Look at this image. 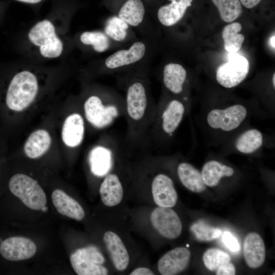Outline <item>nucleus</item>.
<instances>
[{"label": "nucleus", "instance_id": "f257e3e1", "mask_svg": "<svg viewBox=\"0 0 275 275\" xmlns=\"http://www.w3.org/2000/svg\"><path fill=\"white\" fill-rule=\"evenodd\" d=\"M125 113L129 135L142 134L151 121V102L146 81L136 77L129 81L126 90Z\"/></svg>", "mask_w": 275, "mask_h": 275}, {"label": "nucleus", "instance_id": "f03ea898", "mask_svg": "<svg viewBox=\"0 0 275 275\" xmlns=\"http://www.w3.org/2000/svg\"><path fill=\"white\" fill-rule=\"evenodd\" d=\"M40 81L35 72L23 69L15 74L5 91L3 103L5 109L20 112L28 108L36 99Z\"/></svg>", "mask_w": 275, "mask_h": 275}, {"label": "nucleus", "instance_id": "7ed1b4c3", "mask_svg": "<svg viewBox=\"0 0 275 275\" xmlns=\"http://www.w3.org/2000/svg\"><path fill=\"white\" fill-rule=\"evenodd\" d=\"M28 39L44 58H57L63 52L64 42L56 25L50 20L43 19L35 23L29 30Z\"/></svg>", "mask_w": 275, "mask_h": 275}, {"label": "nucleus", "instance_id": "20e7f679", "mask_svg": "<svg viewBox=\"0 0 275 275\" xmlns=\"http://www.w3.org/2000/svg\"><path fill=\"white\" fill-rule=\"evenodd\" d=\"M84 109L90 124L97 129H103L112 124L123 111L125 112V105H121L111 96L105 100L92 95L85 101Z\"/></svg>", "mask_w": 275, "mask_h": 275}, {"label": "nucleus", "instance_id": "39448f33", "mask_svg": "<svg viewBox=\"0 0 275 275\" xmlns=\"http://www.w3.org/2000/svg\"><path fill=\"white\" fill-rule=\"evenodd\" d=\"M10 192L19 199L28 208L39 210L45 206L46 195L38 182L23 174H15L9 179Z\"/></svg>", "mask_w": 275, "mask_h": 275}, {"label": "nucleus", "instance_id": "423d86ee", "mask_svg": "<svg viewBox=\"0 0 275 275\" xmlns=\"http://www.w3.org/2000/svg\"><path fill=\"white\" fill-rule=\"evenodd\" d=\"M71 266L78 275H106L107 269L102 265L104 259L97 249L88 246L77 250L70 257Z\"/></svg>", "mask_w": 275, "mask_h": 275}, {"label": "nucleus", "instance_id": "0eeeda50", "mask_svg": "<svg viewBox=\"0 0 275 275\" xmlns=\"http://www.w3.org/2000/svg\"><path fill=\"white\" fill-rule=\"evenodd\" d=\"M250 69L248 60L236 53H229L228 61L220 65L216 72V79L226 88L235 87L242 82Z\"/></svg>", "mask_w": 275, "mask_h": 275}, {"label": "nucleus", "instance_id": "6e6552de", "mask_svg": "<svg viewBox=\"0 0 275 275\" xmlns=\"http://www.w3.org/2000/svg\"><path fill=\"white\" fill-rule=\"evenodd\" d=\"M247 116L246 108L235 104L224 109H214L207 116V122L211 128L230 131L238 127Z\"/></svg>", "mask_w": 275, "mask_h": 275}, {"label": "nucleus", "instance_id": "1a4fd4ad", "mask_svg": "<svg viewBox=\"0 0 275 275\" xmlns=\"http://www.w3.org/2000/svg\"><path fill=\"white\" fill-rule=\"evenodd\" d=\"M150 219L154 228L164 237L173 239L181 234V220L176 212L170 208H156L151 214Z\"/></svg>", "mask_w": 275, "mask_h": 275}, {"label": "nucleus", "instance_id": "9d476101", "mask_svg": "<svg viewBox=\"0 0 275 275\" xmlns=\"http://www.w3.org/2000/svg\"><path fill=\"white\" fill-rule=\"evenodd\" d=\"M37 247L31 239L18 236H11L5 239L0 237V255L5 260L18 261L32 257Z\"/></svg>", "mask_w": 275, "mask_h": 275}, {"label": "nucleus", "instance_id": "9b49d317", "mask_svg": "<svg viewBox=\"0 0 275 275\" xmlns=\"http://www.w3.org/2000/svg\"><path fill=\"white\" fill-rule=\"evenodd\" d=\"M147 50L143 42H134L128 48L118 50L108 56L104 62V66L109 70H115L131 66L141 61Z\"/></svg>", "mask_w": 275, "mask_h": 275}, {"label": "nucleus", "instance_id": "f8f14e48", "mask_svg": "<svg viewBox=\"0 0 275 275\" xmlns=\"http://www.w3.org/2000/svg\"><path fill=\"white\" fill-rule=\"evenodd\" d=\"M190 257V252L187 248H175L166 253L160 258L158 262V270L162 275L178 274L187 267Z\"/></svg>", "mask_w": 275, "mask_h": 275}, {"label": "nucleus", "instance_id": "ddd939ff", "mask_svg": "<svg viewBox=\"0 0 275 275\" xmlns=\"http://www.w3.org/2000/svg\"><path fill=\"white\" fill-rule=\"evenodd\" d=\"M151 189L154 201L158 206L171 208L176 204L177 193L172 180L167 175H156L152 181Z\"/></svg>", "mask_w": 275, "mask_h": 275}, {"label": "nucleus", "instance_id": "4468645a", "mask_svg": "<svg viewBox=\"0 0 275 275\" xmlns=\"http://www.w3.org/2000/svg\"><path fill=\"white\" fill-rule=\"evenodd\" d=\"M243 251L245 261L250 268H259L264 263L266 256L265 244L257 233L251 232L246 236Z\"/></svg>", "mask_w": 275, "mask_h": 275}, {"label": "nucleus", "instance_id": "2eb2a0df", "mask_svg": "<svg viewBox=\"0 0 275 275\" xmlns=\"http://www.w3.org/2000/svg\"><path fill=\"white\" fill-rule=\"evenodd\" d=\"M85 134V122L81 115L73 113L65 119L62 129V139L69 148H76L82 143Z\"/></svg>", "mask_w": 275, "mask_h": 275}, {"label": "nucleus", "instance_id": "dca6fc26", "mask_svg": "<svg viewBox=\"0 0 275 275\" xmlns=\"http://www.w3.org/2000/svg\"><path fill=\"white\" fill-rule=\"evenodd\" d=\"M103 240L115 268L123 271L128 266L129 256L120 237L112 231L106 232Z\"/></svg>", "mask_w": 275, "mask_h": 275}, {"label": "nucleus", "instance_id": "f3484780", "mask_svg": "<svg viewBox=\"0 0 275 275\" xmlns=\"http://www.w3.org/2000/svg\"><path fill=\"white\" fill-rule=\"evenodd\" d=\"M51 200L57 210L62 215L78 221L84 218L85 212L82 207L63 190H53Z\"/></svg>", "mask_w": 275, "mask_h": 275}, {"label": "nucleus", "instance_id": "a211bd4d", "mask_svg": "<svg viewBox=\"0 0 275 275\" xmlns=\"http://www.w3.org/2000/svg\"><path fill=\"white\" fill-rule=\"evenodd\" d=\"M171 3L160 7L157 18L163 25L171 26L178 23L184 16L193 0H169Z\"/></svg>", "mask_w": 275, "mask_h": 275}, {"label": "nucleus", "instance_id": "6ab92c4d", "mask_svg": "<svg viewBox=\"0 0 275 275\" xmlns=\"http://www.w3.org/2000/svg\"><path fill=\"white\" fill-rule=\"evenodd\" d=\"M185 112L183 104L178 100H171L162 112L161 128L167 134L171 135L179 126Z\"/></svg>", "mask_w": 275, "mask_h": 275}, {"label": "nucleus", "instance_id": "aec40b11", "mask_svg": "<svg viewBox=\"0 0 275 275\" xmlns=\"http://www.w3.org/2000/svg\"><path fill=\"white\" fill-rule=\"evenodd\" d=\"M99 193L105 205L113 207L119 204L123 197V189L118 176L114 174L106 176L100 185Z\"/></svg>", "mask_w": 275, "mask_h": 275}, {"label": "nucleus", "instance_id": "412c9836", "mask_svg": "<svg viewBox=\"0 0 275 275\" xmlns=\"http://www.w3.org/2000/svg\"><path fill=\"white\" fill-rule=\"evenodd\" d=\"M51 136L47 131L38 129L32 132L24 145V152L29 158L35 159L42 156L49 149Z\"/></svg>", "mask_w": 275, "mask_h": 275}, {"label": "nucleus", "instance_id": "4be33fe9", "mask_svg": "<svg viewBox=\"0 0 275 275\" xmlns=\"http://www.w3.org/2000/svg\"><path fill=\"white\" fill-rule=\"evenodd\" d=\"M178 177L182 184L194 193H202L206 188L201 173L193 165L180 163L177 168Z\"/></svg>", "mask_w": 275, "mask_h": 275}, {"label": "nucleus", "instance_id": "5701e85b", "mask_svg": "<svg viewBox=\"0 0 275 275\" xmlns=\"http://www.w3.org/2000/svg\"><path fill=\"white\" fill-rule=\"evenodd\" d=\"M186 76V70L179 64L169 63L163 68V84L166 88L174 94L181 93Z\"/></svg>", "mask_w": 275, "mask_h": 275}, {"label": "nucleus", "instance_id": "b1692460", "mask_svg": "<svg viewBox=\"0 0 275 275\" xmlns=\"http://www.w3.org/2000/svg\"><path fill=\"white\" fill-rule=\"evenodd\" d=\"M201 173L206 185L214 187L219 183L223 177L232 176L234 171L231 167L213 160L203 166Z\"/></svg>", "mask_w": 275, "mask_h": 275}, {"label": "nucleus", "instance_id": "393cba45", "mask_svg": "<svg viewBox=\"0 0 275 275\" xmlns=\"http://www.w3.org/2000/svg\"><path fill=\"white\" fill-rule=\"evenodd\" d=\"M145 9L142 0H127L120 9L118 17L129 26L136 27L143 21Z\"/></svg>", "mask_w": 275, "mask_h": 275}, {"label": "nucleus", "instance_id": "a878e982", "mask_svg": "<svg viewBox=\"0 0 275 275\" xmlns=\"http://www.w3.org/2000/svg\"><path fill=\"white\" fill-rule=\"evenodd\" d=\"M92 173L97 176L106 174L111 165V154L106 148L97 146L92 150L89 155Z\"/></svg>", "mask_w": 275, "mask_h": 275}, {"label": "nucleus", "instance_id": "bb28decb", "mask_svg": "<svg viewBox=\"0 0 275 275\" xmlns=\"http://www.w3.org/2000/svg\"><path fill=\"white\" fill-rule=\"evenodd\" d=\"M242 26L238 22L231 23L226 25L222 33L224 42V48L229 53H236L239 51L244 41V37L239 32Z\"/></svg>", "mask_w": 275, "mask_h": 275}, {"label": "nucleus", "instance_id": "cd10ccee", "mask_svg": "<svg viewBox=\"0 0 275 275\" xmlns=\"http://www.w3.org/2000/svg\"><path fill=\"white\" fill-rule=\"evenodd\" d=\"M263 144V135L258 130L252 129L241 134L235 142L236 149L244 154H250L259 149Z\"/></svg>", "mask_w": 275, "mask_h": 275}, {"label": "nucleus", "instance_id": "c85d7f7f", "mask_svg": "<svg viewBox=\"0 0 275 275\" xmlns=\"http://www.w3.org/2000/svg\"><path fill=\"white\" fill-rule=\"evenodd\" d=\"M129 25L118 16H113L108 18L104 25L103 32L115 42L125 41L128 36Z\"/></svg>", "mask_w": 275, "mask_h": 275}, {"label": "nucleus", "instance_id": "c756f323", "mask_svg": "<svg viewBox=\"0 0 275 275\" xmlns=\"http://www.w3.org/2000/svg\"><path fill=\"white\" fill-rule=\"evenodd\" d=\"M79 39L83 44L91 46L98 53L106 51L111 46L110 39L100 31L84 32L80 35Z\"/></svg>", "mask_w": 275, "mask_h": 275}, {"label": "nucleus", "instance_id": "7c9ffc66", "mask_svg": "<svg viewBox=\"0 0 275 275\" xmlns=\"http://www.w3.org/2000/svg\"><path fill=\"white\" fill-rule=\"evenodd\" d=\"M217 8L220 16L226 22H231L239 17L242 8L239 0H212Z\"/></svg>", "mask_w": 275, "mask_h": 275}, {"label": "nucleus", "instance_id": "2f4dec72", "mask_svg": "<svg viewBox=\"0 0 275 275\" xmlns=\"http://www.w3.org/2000/svg\"><path fill=\"white\" fill-rule=\"evenodd\" d=\"M190 230L196 238L202 241H210L218 238L222 234V230L206 223L198 221L192 224Z\"/></svg>", "mask_w": 275, "mask_h": 275}, {"label": "nucleus", "instance_id": "473e14b6", "mask_svg": "<svg viewBox=\"0 0 275 275\" xmlns=\"http://www.w3.org/2000/svg\"><path fill=\"white\" fill-rule=\"evenodd\" d=\"M203 261L206 268L215 271L221 266L230 262V257L226 252L217 248L207 249L203 255Z\"/></svg>", "mask_w": 275, "mask_h": 275}, {"label": "nucleus", "instance_id": "72a5a7b5", "mask_svg": "<svg viewBox=\"0 0 275 275\" xmlns=\"http://www.w3.org/2000/svg\"><path fill=\"white\" fill-rule=\"evenodd\" d=\"M225 245L233 252H237L240 250V244L236 238L230 232L225 231L222 236Z\"/></svg>", "mask_w": 275, "mask_h": 275}, {"label": "nucleus", "instance_id": "f704fd0d", "mask_svg": "<svg viewBox=\"0 0 275 275\" xmlns=\"http://www.w3.org/2000/svg\"><path fill=\"white\" fill-rule=\"evenodd\" d=\"M216 275H234L235 274V268L231 262L225 264L216 270Z\"/></svg>", "mask_w": 275, "mask_h": 275}, {"label": "nucleus", "instance_id": "c9c22d12", "mask_svg": "<svg viewBox=\"0 0 275 275\" xmlns=\"http://www.w3.org/2000/svg\"><path fill=\"white\" fill-rule=\"evenodd\" d=\"M153 272L147 267H139L133 270L130 275H153Z\"/></svg>", "mask_w": 275, "mask_h": 275}, {"label": "nucleus", "instance_id": "e433bc0d", "mask_svg": "<svg viewBox=\"0 0 275 275\" xmlns=\"http://www.w3.org/2000/svg\"><path fill=\"white\" fill-rule=\"evenodd\" d=\"M241 4L245 8L251 9L256 6L261 0H239Z\"/></svg>", "mask_w": 275, "mask_h": 275}, {"label": "nucleus", "instance_id": "4c0bfd02", "mask_svg": "<svg viewBox=\"0 0 275 275\" xmlns=\"http://www.w3.org/2000/svg\"><path fill=\"white\" fill-rule=\"evenodd\" d=\"M18 2L22 3L31 4H36L40 3L42 0H15Z\"/></svg>", "mask_w": 275, "mask_h": 275}, {"label": "nucleus", "instance_id": "58836bf2", "mask_svg": "<svg viewBox=\"0 0 275 275\" xmlns=\"http://www.w3.org/2000/svg\"><path fill=\"white\" fill-rule=\"evenodd\" d=\"M275 36L272 35L269 39V43L271 47L274 50L275 48Z\"/></svg>", "mask_w": 275, "mask_h": 275}, {"label": "nucleus", "instance_id": "ea45409f", "mask_svg": "<svg viewBox=\"0 0 275 275\" xmlns=\"http://www.w3.org/2000/svg\"><path fill=\"white\" fill-rule=\"evenodd\" d=\"M274 80H275V74H274V73L273 74V76H272V85H273L274 88V87H275V82H274Z\"/></svg>", "mask_w": 275, "mask_h": 275}, {"label": "nucleus", "instance_id": "a19ab883", "mask_svg": "<svg viewBox=\"0 0 275 275\" xmlns=\"http://www.w3.org/2000/svg\"><path fill=\"white\" fill-rule=\"evenodd\" d=\"M41 210H42L44 212H46L47 210V207H45V206H44V207H43L42 208V209Z\"/></svg>", "mask_w": 275, "mask_h": 275}, {"label": "nucleus", "instance_id": "79ce46f5", "mask_svg": "<svg viewBox=\"0 0 275 275\" xmlns=\"http://www.w3.org/2000/svg\"><path fill=\"white\" fill-rule=\"evenodd\" d=\"M0 175H1V170H0Z\"/></svg>", "mask_w": 275, "mask_h": 275}]
</instances>
